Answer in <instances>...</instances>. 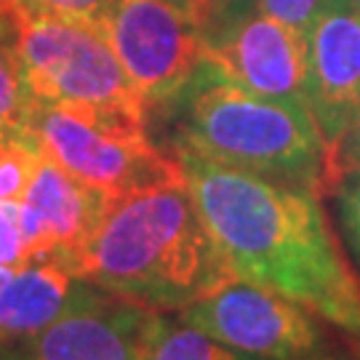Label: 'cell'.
I'll return each mask as SVG.
<instances>
[{
	"mask_svg": "<svg viewBox=\"0 0 360 360\" xmlns=\"http://www.w3.org/2000/svg\"><path fill=\"white\" fill-rule=\"evenodd\" d=\"M72 272L155 312H181L235 278L187 179L115 198Z\"/></svg>",
	"mask_w": 360,
	"mask_h": 360,
	"instance_id": "7a4b0ae2",
	"label": "cell"
},
{
	"mask_svg": "<svg viewBox=\"0 0 360 360\" xmlns=\"http://www.w3.org/2000/svg\"><path fill=\"white\" fill-rule=\"evenodd\" d=\"M102 27L147 107L181 96L206 67L195 13L171 0H115Z\"/></svg>",
	"mask_w": 360,
	"mask_h": 360,
	"instance_id": "ba28073f",
	"label": "cell"
},
{
	"mask_svg": "<svg viewBox=\"0 0 360 360\" xmlns=\"http://www.w3.org/2000/svg\"><path fill=\"white\" fill-rule=\"evenodd\" d=\"M208 232L232 272L360 336V281L318 195L176 150Z\"/></svg>",
	"mask_w": 360,
	"mask_h": 360,
	"instance_id": "6da1fadb",
	"label": "cell"
},
{
	"mask_svg": "<svg viewBox=\"0 0 360 360\" xmlns=\"http://www.w3.org/2000/svg\"><path fill=\"white\" fill-rule=\"evenodd\" d=\"M179 315L254 360H328L347 349L309 307L238 275Z\"/></svg>",
	"mask_w": 360,
	"mask_h": 360,
	"instance_id": "8992f818",
	"label": "cell"
},
{
	"mask_svg": "<svg viewBox=\"0 0 360 360\" xmlns=\"http://www.w3.org/2000/svg\"><path fill=\"white\" fill-rule=\"evenodd\" d=\"M349 171H360V107L349 117L347 129L334 147V174L336 181Z\"/></svg>",
	"mask_w": 360,
	"mask_h": 360,
	"instance_id": "ffe728a7",
	"label": "cell"
},
{
	"mask_svg": "<svg viewBox=\"0 0 360 360\" xmlns=\"http://www.w3.org/2000/svg\"><path fill=\"white\" fill-rule=\"evenodd\" d=\"M30 262L32 259L22 232V206L0 203V283Z\"/></svg>",
	"mask_w": 360,
	"mask_h": 360,
	"instance_id": "2e32d148",
	"label": "cell"
},
{
	"mask_svg": "<svg viewBox=\"0 0 360 360\" xmlns=\"http://www.w3.org/2000/svg\"><path fill=\"white\" fill-rule=\"evenodd\" d=\"M304 40L307 102L334 155L360 107V0H323Z\"/></svg>",
	"mask_w": 360,
	"mask_h": 360,
	"instance_id": "30bf717a",
	"label": "cell"
},
{
	"mask_svg": "<svg viewBox=\"0 0 360 360\" xmlns=\"http://www.w3.org/2000/svg\"><path fill=\"white\" fill-rule=\"evenodd\" d=\"M171 3H176V6H181V8H187V11H193V3H190V0H171Z\"/></svg>",
	"mask_w": 360,
	"mask_h": 360,
	"instance_id": "603a6c76",
	"label": "cell"
},
{
	"mask_svg": "<svg viewBox=\"0 0 360 360\" xmlns=\"http://www.w3.org/2000/svg\"><path fill=\"white\" fill-rule=\"evenodd\" d=\"M179 150L309 193H334V155L309 107L264 99L203 67Z\"/></svg>",
	"mask_w": 360,
	"mask_h": 360,
	"instance_id": "3957f363",
	"label": "cell"
},
{
	"mask_svg": "<svg viewBox=\"0 0 360 360\" xmlns=\"http://www.w3.org/2000/svg\"><path fill=\"white\" fill-rule=\"evenodd\" d=\"M144 360H254L184 321L179 312H158Z\"/></svg>",
	"mask_w": 360,
	"mask_h": 360,
	"instance_id": "5bb4252c",
	"label": "cell"
},
{
	"mask_svg": "<svg viewBox=\"0 0 360 360\" xmlns=\"http://www.w3.org/2000/svg\"><path fill=\"white\" fill-rule=\"evenodd\" d=\"M334 198L342 235L360 264V171H349L336 181Z\"/></svg>",
	"mask_w": 360,
	"mask_h": 360,
	"instance_id": "e0dca14e",
	"label": "cell"
},
{
	"mask_svg": "<svg viewBox=\"0 0 360 360\" xmlns=\"http://www.w3.org/2000/svg\"><path fill=\"white\" fill-rule=\"evenodd\" d=\"M115 198L72 176L40 155L35 176L22 200V232L30 259H59L75 267Z\"/></svg>",
	"mask_w": 360,
	"mask_h": 360,
	"instance_id": "8fae6325",
	"label": "cell"
},
{
	"mask_svg": "<svg viewBox=\"0 0 360 360\" xmlns=\"http://www.w3.org/2000/svg\"><path fill=\"white\" fill-rule=\"evenodd\" d=\"M158 312L83 281L72 304L27 339L19 360H144Z\"/></svg>",
	"mask_w": 360,
	"mask_h": 360,
	"instance_id": "9c48e42d",
	"label": "cell"
},
{
	"mask_svg": "<svg viewBox=\"0 0 360 360\" xmlns=\"http://www.w3.org/2000/svg\"><path fill=\"white\" fill-rule=\"evenodd\" d=\"M206 67L214 75L264 99L307 102V40L304 32L235 0H217L200 22Z\"/></svg>",
	"mask_w": 360,
	"mask_h": 360,
	"instance_id": "52a82bcc",
	"label": "cell"
},
{
	"mask_svg": "<svg viewBox=\"0 0 360 360\" xmlns=\"http://www.w3.org/2000/svg\"><path fill=\"white\" fill-rule=\"evenodd\" d=\"M321 3L323 0H257V6L264 13H270V16L302 30V32L307 30L315 11L321 8Z\"/></svg>",
	"mask_w": 360,
	"mask_h": 360,
	"instance_id": "d6986e66",
	"label": "cell"
},
{
	"mask_svg": "<svg viewBox=\"0 0 360 360\" xmlns=\"http://www.w3.org/2000/svg\"><path fill=\"white\" fill-rule=\"evenodd\" d=\"M40 155L43 153L30 136H13L0 142V203L22 206Z\"/></svg>",
	"mask_w": 360,
	"mask_h": 360,
	"instance_id": "9a60e30c",
	"label": "cell"
},
{
	"mask_svg": "<svg viewBox=\"0 0 360 360\" xmlns=\"http://www.w3.org/2000/svg\"><path fill=\"white\" fill-rule=\"evenodd\" d=\"M16 35L30 99L94 112L147 117L102 22L16 6Z\"/></svg>",
	"mask_w": 360,
	"mask_h": 360,
	"instance_id": "277c9868",
	"label": "cell"
},
{
	"mask_svg": "<svg viewBox=\"0 0 360 360\" xmlns=\"http://www.w3.org/2000/svg\"><path fill=\"white\" fill-rule=\"evenodd\" d=\"M25 136L53 163L110 198L184 181L179 158H168L147 139V117L30 99Z\"/></svg>",
	"mask_w": 360,
	"mask_h": 360,
	"instance_id": "5b68a950",
	"label": "cell"
},
{
	"mask_svg": "<svg viewBox=\"0 0 360 360\" xmlns=\"http://www.w3.org/2000/svg\"><path fill=\"white\" fill-rule=\"evenodd\" d=\"M328 360H360V352H355L352 347H347V349H342L339 355H334V358H328Z\"/></svg>",
	"mask_w": 360,
	"mask_h": 360,
	"instance_id": "7402d4cb",
	"label": "cell"
},
{
	"mask_svg": "<svg viewBox=\"0 0 360 360\" xmlns=\"http://www.w3.org/2000/svg\"><path fill=\"white\" fill-rule=\"evenodd\" d=\"M190 3H193L195 19H198V25H200V22L206 19V13L214 8V3H217V0H190Z\"/></svg>",
	"mask_w": 360,
	"mask_h": 360,
	"instance_id": "44dd1931",
	"label": "cell"
},
{
	"mask_svg": "<svg viewBox=\"0 0 360 360\" xmlns=\"http://www.w3.org/2000/svg\"><path fill=\"white\" fill-rule=\"evenodd\" d=\"M25 8L43 13H56V16H70V19H89V22H102L110 13L115 0H19Z\"/></svg>",
	"mask_w": 360,
	"mask_h": 360,
	"instance_id": "ac0fdd59",
	"label": "cell"
},
{
	"mask_svg": "<svg viewBox=\"0 0 360 360\" xmlns=\"http://www.w3.org/2000/svg\"><path fill=\"white\" fill-rule=\"evenodd\" d=\"M0 6H3V8H16L19 0H0Z\"/></svg>",
	"mask_w": 360,
	"mask_h": 360,
	"instance_id": "cb8c5ba5",
	"label": "cell"
},
{
	"mask_svg": "<svg viewBox=\"0 0 360 360\" xmlns=\"http://www.w3.org/2000/svg\"><path fill=\"white\" fill-rule=\"evenodd\" d=\"M83 285L59 259H35L0 283V345L38 336L65 312Z\"/></svg>",
	"mask_w": 360,
	"mask_h": 360,
	"instance_id": "7c38bea8",
	"label": "cell"
},
{
	"mask_svg": "<svg viewBox=\"0 0 360 360\" xmlns=\"http://www.w3.org/2000/svg\"><path fill=\"white\" fill-rule=\"evenodd\" d=\"M27 112H30V91L19 56L16 8L0 6V142L25 136Z\"/></svg>",
	"mask_w": 360,
	"mask_h": 360,
	"instance_id": "4fadbf2b",
	"label": "cell"
}]
</instances>
